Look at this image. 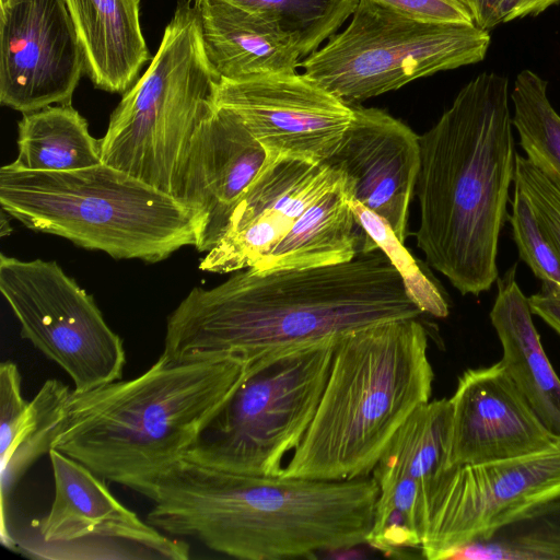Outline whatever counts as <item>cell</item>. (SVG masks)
Here are the masks:
<instances>
[{
	"instance_id": "44dd1931",
	"label": "cell",
	"mask_w": 560,
	"mask_h": 560,
	"mask_svg": "<svg viewBox=\"0 0 560 560\" xmlns=\"http://www.w3.org/2000/svg\"><path fill=\"white\" fill-rule=\"evenodd\" d=\"M96 89L125 93L153 58L140 23V0H65Z\"/></svg>"
},
{
	"instance_id": "ba28073f",
	"label": "cell",
	"mask_w": 560,
	"mask_h": 560,
	"mask_svg": "<svg viewBox=\"0 0 560 560\" xmlns=\"http://www.w3.org/2000/svg\"><path fill=\"white\" fill-rule=\"evenodd\" d=\"M339 337L258 360L184 458L233 474L280 476L315 416Z\"/></svg>"
},
{
	"instance_id": "30bf717a",
	"label": "cell",
	"mask_w": 560,
	"mask_h": 560,
	"mask_svg": "<svg viewBox=\"0 0 560 560\" xmlns=\"http://www.w3.org/2000/svg\"><path fill=\"white\" fill-rule=\"evenodd\" d=\"M0 290L21 336L61 368L83 393L121 380L124 341L93 296L54 260L0 256Z\"/></svg>"
},
{
	"instance_id": "836d02e7",
	"label": "cell",
	"mask_w": 560,
	"mask_h": 560,
	"mask_svg": "<svg viewBox=\"0 0 560 560\" xmlns=\"http://www.w3.org/2000/svg\"><path fill=\"white\" fill-rule=\"evenodd\" d=\"M560 0H499L495 11L497 25L528 15H538Z\"/></svg>"
},
{
	"instance_id": "ffe728a7",
	"label": "cell",
	"mask_w": 560,
	"mask_h": 560,
	"mask_svg": "<svg viewBox=\"0 0 560 560\" xmlns=\"http://www.w3.org/2000/svg\"><path fill=\"white\" fill-rule=\"evenodd\" d=\"M490 320L502 346L510 377L547 429L560 439V378L542 348L516 265L497 279Z\"/></svg>"
},
{
	"instance_id": "5bb4252c",
	"label": "cell",
	"mask_w": 560,
	"mask_h": 560,
	"mask_svg": "<svg viewBox=\"0 0 560 560\" xmlns=\"http://www.w3.org/2000/svg\"><path fill=\"white\" fill-rule=\"evenodd\" d=\"M85 60L65 0H0V103L69 105Z\"/></svg>"
},
{
	"instance_id": "d590c367",
	"label": "cell",
	"mask_w": 560,
	"mask_h": 560,
	"mask_svg": "<svg viewBox=\"0 0 560 560\" xmlns=\"http://www.w3.org/2000/svg\"><path fill=\"white\" fill-rule=\"evenodd\" d=\"M469 9L475 25L481 30L490 31L497 26L495 11L499 0H463Z\"/></svg>"
},
{
	"instance_id": "8fae6325",
	"label": "cell",
	"mask_w": 560,
	"mask_h": 560,
	"mask_svg": "<svg viewBox=\"0 0 560 560\" xmlns=\"http://www.w3.org/2000/svg\"><path fill=\"white\" fill-rule=\"evenodd\" d=\"M560 497V439L544 450L482 464L450 467L429 494L420 548L429 560L490 537L525 512Z\"/></svg>"
},
{
	"instance_id": "d4e9b609",
	"label": "cell",
	"mask_w": 560,
	"mask_h": 560,
	"mask_svg": "<svg viewBox=\"0 0 560 560\" xmlns=\"http://www.w3.org/2000/svg\"><path fill=\"white\" fill-rule=\"evenodd\" d=\"M452 408L450 399L419 406L384 450L372 474H394L420 481L429 494L447 469Z\"/></svg>"
},
{
	"instance_id": "e575fe53",
	"label": "cell",
	"mask_w": 560,
	"mask_h": 560,
	"mask_svg": "<svg viewBox=\"0 0 560 560\" xmlns=\"http://www.w3.org/2000/svg\"><path fill=\"white\" fill-rule=\"evenodd\" d=\"M528 304L533 314L560 335V295L539 291L528 298Z\"/></svg>"
},
{
	"instance_id": "1f68e13d",
	"label": "cell",
	"mask_w": 560,
	"mask_h": 560,
	"mask_svg": "<svg viewBox=\"0 0 560 560\" xmlns=\"http://www.w3.org/2000/svg\"><path fill=\"white\" fill-rule=\"evenodd\" d=\"M514 185L529 198L542 231L560 258V188L518 152Z\"/></svg>"
},
{
	"instance_id": "277c9868",
	"label": "cell",
	"mask_w": 560,
	"mask_h": 560,
	"mask_svg": "<svg viewBox=\"0 0 560 560\" xmlns=\"http://www.w3.org/2000/svg\"><path fill=\"white\" fill-rule=\"evenodd\" d=\"M257 361L173 362L161 354L131 380L72 392L52 448L144 495L186 456Z\"/></svg>"
},
{
	"instance_id": "2e32d148",
	"label": "cell",
	"mask_w": 560,
	"mask_h": 560,
	"mask_svg": "<svg viewBox=\"0 0 560 560\" xmlns=\"http://www.w3.org/2000/svg\"><path fill=\"white\" fill-rule=\"evenodd\" d=\"M352 120L324 162L343 175L351 199L381 217L401 243L420 172V140L388 113L353 105Z\"/></svg>"
},
{
	"instance_id": "d6a6232c",
	"label": "cell",
	"mask_w": 560,
	"mask_h": 560,
	"mask_svg": "<svg viewBox=\"0 0 560 560\" xmlns=\"http://www.w3.org/2000/svg\"><path fill=\"white\" fill-rule=\"evenodd\" d=\"M410 19L435 24L475 25L463 0H373Z\"/></svg>"
},
{
	"instance_id": "e0dca14e",
	"label": "cell",
	"mask_w": 560,
	"mask_h": 560,
	"mask_svg": "<svg viewBox=\"0 0 560 560\" xmlns=\"http://www.w3.org/2000/svg\"><path fill=\"white\" fill-rule=\"evenodd\" d=\"M267 161L266 150L243 122L213 105L191 137L173 191L200 219L198 252L207 253L217 244Z\"/></svg>"
},
{
	"instance_id": "ac0fdd59",
	"label": "cell",
	"mask_w": 560,
	"mask_h": 560,
	"mask_svg": "<svg viewBox=\"0 0 560 560\" xmlns=\"http://www.w3.org/2000/svg\"><path fill=\"white\" fill-rule=\"evenodd\" d=\"M450 401L447 468L530 454L559 440L526 401L501 360L466 370Z\"/></svg>"
},
{
	"instance_id": "8992f818",
	"label": "cell",
	"mask_w": 560,
	"mask_h": 560,
	"mask_svg": "<svg viewBox=\"0 0 560 560\" xmlns=\"http://www.w3.org/2000/svg\"><path fill=\"white\" fill-rule=\"evenodd\" d=\"M0 205L40 233L116 259L158 262L197 247L201 222L173 196L105 163L67 172L0 168Z\"/></svg>"
},
{
	"instance_id": "9a60e30c",
	"label": "cell",
	"mask_w": 560,
	"mask_h": 560,
	"mask_svg": "<svg viewBox=\"0 0 560 560\" xmlns=\"http://www.w3.org/2000/svg\"><path fill=\"white\" fill-rule=\"evenodd\" d=\"M342 182L343 175L325 163L268 159L199 268L217 273L253 268L307 207Z\"/></svg>"
},
{
	"instance_id": "484cf974",
	"label": "cell",
	"mask_w": 560,
	"mask_h": 560,
	"mask_svg": "<svg viewBox=\"0 0 560 560\" xmlns=\"http://www.w3.org/2000/svg\"><path fill=\"white\" fill-rule=\"evenodd\" d=\"M372 476L378 486V495L365 542L390 557H399L407 549H420L428 528L425 487L400 475Z\"/></svg>"
},
{
	"instance_id": "4fadbf2b",
	"label": "cell",
	"mask_w": 560,
	"mask_h": 560,
	"mask_svg": "<svg viewBox=\"0 0 560 560\" xmlns=\"http://www.w3.org/2000/svg\"><path fill=\"white\" fill-rule=\"evenodd\" d=\"M212 101L235 115L272 161L324 163L353 117L352 106L298 72L219 79Z\"/></svg>"
},
{
	"instance_id": "7c38bea8",
	"label": "cell",
	"mask_w": 560,
	"mask_h": 560,
	"mask_svg": "<svg viewBox=\"0 0 560 560\" xmlns=\"http://www.w3.org/2000/svg\"><path fill=\"white\" fill-rule=\"evenodd\" d=\"M55 485L47 514L32 522L42 546L24 556L186 560L189 546L162 533L118 501L105 480L51 448Z\"/></svg>"
},
{
	"instance_id": "603a6c76",
	"label": "cell",
	"mask_w": 560,
	"mask_h": 560,
	"mask_svg": "<svg viewBox=\"0 0 560 560\" xmlns=\"http://www.w3.org/2000/svg\"><path fill=\"white\" fill-rule=\"evenodd\" d=\"M18 156L12 166L37 172H67L102 163L101 139L71 105L25 113L19 121Z\"/></svg>"
},
{
	"instance_id": "9c48e42d",
	"label": "cell",
	"mask_w": 560,
	"mask_h": 560,
	"mask_svg": "<svg viewBox=\"0 0 560 560\" xmlns=\"http://www.w3.org/2000/svg\"><path fill=\"white\" fill-rule=\"evenodd\" d=\"M348 26L301 60L303 73L353 106L411 81L486 58L489 31L417 21L359 0Z\"/></svg>"
},
{
	"instance_id": "83f0119b",
	"label": "cell",
	"mask_w": 560,
	"mask_h": 560,
	"mask_svg": "<svg viewBox=\"0 0 560 560\" xmlns=\"http://www.w3.org/2000/svg\"><path fill=\"white\" fill-rule=\"evenodd\" d=\"M444 559L560 560V497L530 509L486 539L451 550Z\"/></svg>"
},
{
	"instance_id": "6da1fadb",
	"label": "cell",
	"mask_w": 560,
	"mask_h": 560,
	"mask_svg": "<svg viewBox=\"0 0 560 560\" xmlns=\"http://www.w3.org/2000/svg\"><path fill=\"white\" fill-rule=\"evenodd\" d=\"M421 313L376 247L348 262L248 268L211 289L196 287L168 315L161 354L173 362H250Z\"/></svg>"
},
{
	"instance_id": "f546056e",
	"label": "cell",
	"mask_w": 560,
	"mask_h": 560,
	"mask_svg": "<svg viewBox=\"0 0 560 560\" xmlns=\"http://www.w3.org/2000/svg\"><path fill=\"white\" fill-rule=\"evenodd\" d=\"M354 215L364 234L380 247L401 276L406 291L422 313L444 318L448 304L439 287L418 267L392 228L361 202L351 199Z\"/></svg>"
},
{
	"instance_id": "7a4b0ae2",
	"label": "cell",
	"mask_w": 560,
	"mask_h": 560,
	"mask_svg": "<svg viewBox=\"0 0 560 560\" xmlns=\"http://www.w3.org/2000/svg\"><path fill=\"white\" fill-rule=\"evenodd\" d=\"M378 486L347 480L233 474L183 458L144 493L147 522L244 560L308 558L365 542Z\"/></svg>"
},
{
	"instance_id": "d6986e66",
	"label": "cell",
	"mask_w": 560,
	"mask_h": 560,
	"mask_svg": "<svg viewBox=\"0 0 560 560\" xmlns=\"http://www.w3.org/2000/svg\"><path fill=\"white\" fill-rule=\"evenodd\" d=\"M191 3L207 58L220 79L296 72L302 55L293 38L271 21L224 1Z\"/></svg>"
},
{
	"instance_id": "5b68a950",
	"label": "cell",
	"mask_w": 560,
	"mask_h": 560,
	"mask_svg": "<svg viewBox=\"0 0 560 560\" xmlns=\"http://www.w3.org/2000/svg\"><path fill=\"white\" fill-rule=\"evenodd\" d=\"M433 380L428 335L418 317L340 336L315 416L280 476L370 475L401 424L430 400Z\"/></svg>"
},
{
	"instance_id": "3957f363",
	"label": "cell",
	"mask_w": 560,
	"mask_h": 560,
	"mask_svg": "<svg viewBox=\"0 0 560 560\" xmlns=\"http://www.w3.org/2000/svg\"><path fill=\"white\" fill-rule=\"evenodd\" d=\"M510 105L509 79L485 71L419 136L417 246L463 295L488 291L499 277L517 152Z\"/></svg>"
},
{
	"instance_id": "f1b7e54d",
	"label": "cell",
	"mask_w": 560,
	"mask_h": 560,
	"mask_svg": "<svg viewBox=\"0 0 560 560\" xmlns=\"http://www.w3.org/2000/svg\"><path fill=\"white\" fill-rule=\"evenodd\" d=\"M219 1L264 16L278 25L293 38L303 59L337 33L346 20L353 14L359 2V0Z\"/></svg>"
},
{
	"instance_id": "cb8c5ba5",
	"label": "cell",
	"mask_w": 560,
	"mask_h": 560,
	"mask_svg": "<svg viewBox=\"0 0 560 560\" xmlns=\"http://www.w3.org/2000/svg\"><path fill=\"white\" fill-rule=\"evenodd\" d=\"M73 388L56 378L40 386L18 421L7 445L0 447L1 544L14 551L15 540L7 521L11 493L28 468L52 448L61 432Z\"/></svg>"
},
{
	"instance_id": "8d00e7d4",
	"label": "cell",
	"mask_w": 560,
	"mask_h": 560,
	"mask_svg": "<svg viewBox=\"0 0 560 560\" xmlns=\"http://www.w3.org/2000/svg\"><path fill=\"white\" fill-rule=\"evenodd\" d=\"M557 295H560V284H559V293Z\"/></svg>"
},
{
	"instance_id": "4316f807",
	"label": "cell",
	"mask_w": 560,
	"mask_h": 560,
	"mask_svg": "<svg viewBox=\"0 0 560 560\" xmlns=\"http://www.w3.org/2000/svg\"><path fill=\"white\" fill-rule=\"evenodd\" d=\"M547 88L533 70L520 71L510 91L512 122L525 158L560 188V115Z\"/></svg>"
},
{
	"instance_id": "4dcf8cb0",
	"label": "cell",
	"mask_w": 560,
	"mask_h": 560,
	"mask_svg": "<svg viewBox=\"0 0 560 560\" xmlns=\"http://www.w3.org/2000/svg\"><path fill=\"white\" fill-rule=\"evenodd\" d=\"M513 188L508 220L520 259L542 282L540 291L550 293L560 284V258L542 231L527 195L516 185Z\"/></svg>"
},
{
	"instance_id": "7402d4cb",
	"label": "cell",
	"mask_w": 560,
	"mask_h": 560,
	"mask_svg": "<svg viewBox=\"0 0 560 560\" xmlns=\"http://www.w3.org/2000/svg\"><path fill=\"white\" fill-rule=\"evenodd\" d=\"M363 240L364 231L352 210L343 178L307 207L253 268H314L348 262L361 250Z\"/></svg>"
},
{
	"instance_id": "52a82bcc",
	"label": "cell",
	"mask_w": 560,
	"mask_h": 560,
	"mask_svg": "<svg viewBox=\"0 0 560 560\" xmlns=\"http://www.w3.org/2000/svg\"><path fill=\"white\" fill-rule=\"evenodd\" d=\"M219 79L205 51L197 10L190 0H178L149 67L109 117L102 162L173 196Z\"/></svg>"
}]
</instances>
